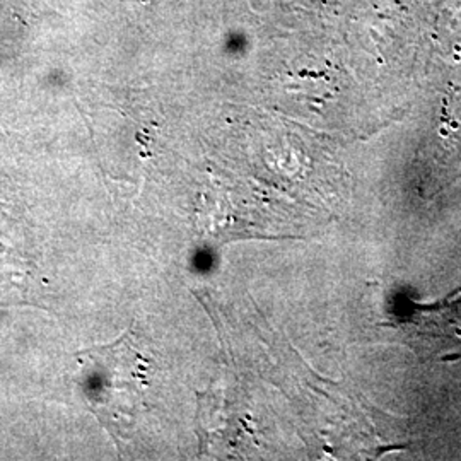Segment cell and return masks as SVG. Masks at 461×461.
Wrapping results in <instances>:
<instances>
[{
	"mask_svg": "<svg viewBox=\"0 0 461 461\" xmlns=\"http://www.w3.org/2000/svg\"><path fill=\"white\" fill-rule=\"evenodd\" d=\"M77 383L89 409L113 439L131 436L149 384L146 357L125 333L113 344L79 354Z\"/></svg>",
	"mask_w": 461,
	"mask_h": 461,
	"instance_id": "6da1fadb",
	"label": "cell"
}]
</instances>
